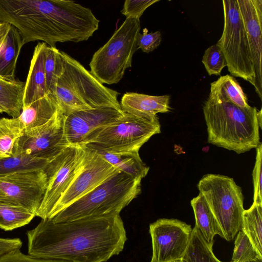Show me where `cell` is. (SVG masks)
Instances as JSON below:
<instances>
[{
    "instance_id": "obj_11",
    "label": "cell",
    "mask_w": 262,
    "mask_h": 262,
    "mask_svg": "<svg viewBox=\"0 0 262 262\" xmlns=\"http://www.w3.org/2000/svg\"><path fill=\"white\" fill-rule=\"evenodd\" d=\"M69 146L64 136L60 110L47 123L29 130L15 142L13 155H24L51 161Z\"/></svg>"
},
{
    "instance_id": "obj_4",
    "label": "cell",
    "mask_w": 262,
    "mask_h": 262,
    "mask_svg": "<svg viewBox=\"0 0 262 262\" xmlns=\"http://www.w3.org/2000/svg\"><path fill=\"white\" fill-rule=\"evenodd\" d=\"M63 68L54 97L63 116L74 112L110 107L122 111L117 91L101 83L79 61L61 51Z\"/></svg>"
},
{
    "instance_id": "obj_13",
    "label": "cell",
    "mask_w": 262,
    "mask_h": 262,
    "mask_svg": "<svg viewBox=\"0 0 262 262\" xmlns=\"http://www.w3.org/2000/svg\"><path fill=\"white\" fill-rule=\"evenodd\" d=\"M47 182L44 169L19 172L0 178V200L25 208L36 216Z\"/></svg>"
},
{
    "instance_id": "obj_29",
    "label": "cell",
    "mask_w": 262,
    "mask_h": 262,
    "mask_svg": "<svg viewBox=\"0 0 262 262\" xmlns=\"http://www.w3.org/2000/svg\"><path fill=\"white\" fill-rule=\"evenodd\" d=\"M183 262H221L215 256L213 249L205 243L198 230L194 227Z\"/></svg>"
},
{
    "instance_id": "obj_24",
    "label": "cell",
    "mask_w": 262,
    "mask_h": 262,
    "mask_svg": "<svg viewBox=\"0 0 262 262\" xmlns=\"http://www.w3.org/2000/svg\"><path fill=\"white\" fill-rule=\"evenodd\" d=\"M242 230L262 256V204L253 202L244 210Z\"/></svg>"
},
{
    "instance_id": "obj_22",
    "label": "cell",
    "mask_w": 262,
    "mask_h": 262,
    "mask_svg": "<svg viewBox=\"0 0 262 262\" xmlns=\"http://www.w3.org/2000/svg\"><path fill=\"white\" fill-rule=\"evenodd\" d=\"M96 151L115 168L133 177L142 180L148 173L149 167L142 161L139 152Z\"/></svg>"
},
{
    "instance_id": "obj_35",
    "label": "cell",
    "mask_w": 262,
    "mask_h": 262,
    "mask_svg": "<svg viewBox=\"0 0 262 262\" xmlns=\"http://www.w3.org/2000/svg\"><path fill=\"white\" fill-rule=\"evenodd\" d=\"M161 34L160 31L147 33H139L137 39V47L145 53H148L156 49L161 43Z\"/></svg>"
},
{
    "instance_id": "obj_40",
    "label": "cell",
    "mask_w": 262,
    "mask_h": 262,
    "mask_svg": "<svg viewBox=\"0 0 262 262\" xmlns=\"http://www.w3.org/2000/svg\"><path fill=\"white\" fill-rule=\"evenodd\" d=\"M250 262H262V259H257Z\"/></svg>"
},
{
    "instance_id": "obj_10",
    "label": "cell",
    "mask_w": 262,
    "mask_h": 262,
    "mask_svg": "<svg viewBox=\"0 0 262 262\" xmlns=\"http://www.w3.org/2000/svg\"><path fill=\"white\" fill-rule=\"evenodd\" d=\"M85 148L69 145L50 161L44 171L48 179L42 202L36 213L41 219H49L51 212L82 169Z\"/></svg>"
},
{
    "instance_id": "obj_3",
    "label": "cell",
    "mask_w": 262,
    "mask_h": 262,
    "mask_svg": "<svg viewBox=\"0 0 262 262\" xmlns=\"http://www.w3.org/2000/svg\"><path fill=\"white\" fill-rule=\"evenodd\" d=\"M208 142L238 154L256 148L260 143L261 110L241 108L214 86L203 107Z\"/></svg>"
},
{
    "instance_id": "obj_9",
    "label": "cell",
    "mask_w": 262,
    "mask_h": 262,
    "mask_svg": "<svg viewBox=\"0 0 262 262\" xmlns=\"http://www.w3.org/2000/svg\"><path fill=\"white\" fill-rule=\"evenodd\" d=\"M224 24L216 43L223 53L230 73L249 82L254 80L253 63L247 34L237 0L222 1Z\"/></svg>"
},
{
    "instance_id": "obj_2",
    "label": "cell",
    "mask_w": 262,
    "mask_h": 262,
    "mask_svg": "<svg viewBox=\"0 0 262 262\" xmlns=\"http://www.w3.org/2000/svg\"><path fill=\"white\" fill-rule=\"evenodd\" d=\"M0 22L15 27L24 45L40 40L56 47L72 38L78 16L67 0H0Z\"/></svg>"
},
{
    "instance_id": "obj_25",
    "label": "cell",
    "mask_w": 262,
    "mask_h": 262,
    "mask_svg": "<svg viewBox=\"0 0 262 262\" xmlns=\"http://www.w3.org/2000/svg\"><path fill=\"white\" fill-rule=\"evenodd\" d=\"M50 161L24 155H13L0 159V178L14 173L44 169Z\"/></svg>"
},
{
    "instance_id": "obj_7",
    "label": "cell",
    "mask_w": 262,
    "mask_h": 262,
    "mask_svg": "<svg viewBox=\"0 0 262 262\" xmlns=\"http://www.w3.org/2000/svg\"><path fill=\"white\" fill-rule=\"evenodd\" d=\"M160 133L157 116L147 118L124 113L115 121L92 133L83 147L111 152H139L152 136Z\"/></svg>"
},
{
    "instance_id": "obj_42",
    "label": "cell",
    "mask_w": 262,
    "mask_h": 262,
    "mask_svg": "<svg viewBox=\"0 0 262 262\" xmlns=\"http://www.w3.org/2000/svg\"><path fill=\"white\" fill-rule=\"evenodd\" d=\"M221 262H222V261H221Z\"/></svg>"
},
{
    "instance_id": "obj_28",
    "label": "cell",
    "mask_w": 262,
    "mask_h": 262,
    "mask_svg": "<svg viewBox=\"0 0 262 262\" xmlns=\"http://www.w3.org/2000/svg\"><path fill=\"white\" fill-rule=\"evenodd\" d=\"M210 85L236 105L241 108H248L250 106L243 89L233 76L229 75L222 76Z\"/></svg>"
},
{
    "instance_id": "obj_21",
    "label": "cell",
    "mask_w": 262,
    "mask_h": 262,
    "mask_svg": "<svg viewBox=\"0 0 262 262\" xmlns=\"http://www.w3.org/2000/svg\"><path fill=\"white\" fill-rule=\"evenodd\" d=\"M25 85V82L15 77L0 75V104L12 118H17L21 114Z\"/></svg>"
},
{
    "instance_id": "obj_18",
    "label": "cell",
    "mask_w": 262,
    "mask_h": 262,
    "mask_svg": "<svg viewBox=\"0 0 262 262\" xmlns=\"http://www.w3.org/2000/svg\"><path fill=\"white\" fill-rule=\"evenodd\" d=\"M170 96L168 95L151 96L135 92L125 93L120 103L123 112L137 117L150 118L158 113L170 110Z\"/></svg>"
},
{
    "instance_id": "obj_34",
    "label": "cell",
    "mask_w": 262,
    "mask_h": 262,
    "mask_svg": "<svg viewBox=\"0 0 262 262\" xmlns=\"http://www.w3.org/2000/svg\"><path fill=\"white\" fill-rule=\"evenodd\" d=\"M256 154L255 165L253 168L252 176L254 186L253 202L262 204L261 189V159L262 144L256 148Z\"/></svg>"
},
{
    "instance_id": "obj_12",
    "label": "cell",
    "mask_w": 262,
    "mask_h": 262,
    "mask_svg": "<svg viewBox=\"0 0 262 262\" xmlns=\"http://www.w3.org/2000/svg\"><path fill=\"white\" fill-rule=\"evenodd\" d=\"M152 255L150 262L182 260L189 245L192 229L174 219H160L149 225Z\"/></svg>"
},
{
    "instance_id": "obj_15",
    "label": "cell",
    "mask_w": 262,
    "mask_h": 262,
    "mask_svg": "<svg viewBox=\"0 0 262 262\" xmlns=\"http://www.w3.org/2000/svg\"><path fill=\"white\" fill-rule=\"evenodd\" d=\"M124 114L110 107L82 110L63 116L64 136L69 145L83 147L94 131L115 121Z\"/></svg>"
},
{
    "instance_id": "obj_20",
    "label": "cell",
    "mask_w": 262,
    "mask_h": 262,
    "mask_svg": "<svg viewBox=\"0 0 262 262\" xmlns=\"http://www.w3.org/2000/svg\"><path fill=\"white\" fill-rule=\"evenodd\" d=\"M60 111L55 97L48 94L23 107L18 117L25 130L40 126L50 120Z\"/></svg>"
},
{
    "instance_id": "obj_32",
    "label": "cell",
    "mask_w": 262,
    "mask_h": 262,
    "mask_svg": "<svg viewBox=\"0 0 262 262\" xmlns=\"http://www.w3.org/2000/svg\"><path fill=\"white\" fill-rule=\"evenodd\" d=\"M202 61L209 75H220L222 70L227 67L225 57L216 44L205 50Z\"/></svg>"
},
{
    "instance_id": "obj_14",
    "label": "cell",
    "mask_w": 262,
    "mask_h": 262,
    "mask_svg": "<svg viewBox=\"0 0 262 262\" xmlns=\"http://www.w3.org/2000/svg\"><path fill=\"white\" fill-rule=\"evenodd\" d=\"M84 147L83 166L53 209L49 219L97 187L116 169L96 150Z\"/></svg>"
},
{
    "instance_id": "obj_17",
    "label": "cell",
    "mask_w": 262,
    "mask_h": 262,
    "mask_svg": "<svg viewBox=\"0 0 262 262\" xmlns=\"http://www.w3.org/2000/svg\"><path fill=\"white\" fill-rule=\"evenodd\" d=\"M47 46L45 42H39L34 48L25 82L23 107L49 94L45 69Z\"/></svg>"
},
{
    "instance_id": "obj_31",
    "label": "cell",
    "mask_w": 262,
    "mask_h": 262,
    "mask_svg": "<svg viewBox=\"0 0 262 262\" xmlns=\"http://www.w3.org/2000/svg\"><path fill=\"white\" fill-rule=\"evenodd\" d=\"M262 259L249 238L243 230L236 234L234 247L230 262H250Z\"/></svg>"
},
{
    "instance_id": "obj_26",
    "label": "cell",
    "mask_w": 262,
    "mask_h": 262,
    "mask_svg": "<svg viewBox=\"0 0 262 262\" xmlns=\"http://www.w3.org/2000/svg\"><path fill=\"white\" fill-rule=\"evenodd\" d=\"M24 130L18 117L0 119V159L13 155L15 142L23 135Z\"/></svg>"
},
{
    "instance_id": "obj_23",
    "label": "cell",
    "mask_w": 262,
    "mask_h": 262,
    "mask_svg": "<svg viewBox=\"0 0 262 262\" xmlns=\"http://www.w3.org/2000/svg\"><path fill=\"white\" fill-rule=\"evenodd\" d=\"M23 46L19 31L11 25L6 41L0 51V75L15 77L17 61Z\"/></svg>"
},
{
    "instance_id": "obj_16",
    "label": "cell",
    "mask_w": 262,
    "mask_h": 262,
    "mask_svg": "<svg viewBox=\"0 0 262 262\" xmlns=\"http://www.w3.org/2000/svg\"><path fill=\"white\" fill-rule=\"evenodd\" d=\"M247 32L253 63L252 85L262 99V1L237 0Z\"/></svg>"
},
{
    "instance_id": "obj_19",
    "label": "cell",
    "mask_w": 262,
    "mask_h": 262,
    "mask_svg": "<svg viewBox=\"0 0 262 262\" xmlns=\"http://www.w3.org/2000/svg\"><path fill=\"white\" fill-rule=\"evenodd\" d=\"M195 217V226L206 244L213 249L214 237H224L222 230L204 197L201 194L190 201Z\"/></svg>"
},
{
    "instance_id": "obj_30",
    "label": "cell",
    "mask_w": 262,
    "mask_h": 262,
    "mask_svg": "<svg viewBox=\"0 0 262 262\" xmlns=\"http://www.w3.org/2000/svg\"><path fill=\"white\" fill-rule=\"evenodd\" d=\"M62 68L63 61L61 51L56 47L48 46L45 63L46 86L49 94H51L54 97L57 81L61 74Z\"/></svg>"
},
{
    "instance_id": "obj_37",
    "label": "cell",
    "mask_w": 262,
    "mask_h": 262,
    "mask_svg": "<svg viewBox=\"0 0 262 262\" xmlns=\"http://www.w3.org/2000/svg\"><path fill=\"white\" fill-rule=\"evenodd\" d=\"M20 248V242L17 238L0 237V256Z\"/></svg>"
},
{
    "instance_id": "obj_33",
    "label": "cell",
    "mask_w": 262,
    "mask_h": 262,
    "mask_svg": "<svg viewBox=\"0 0 262 262\" xmlns=\"http://www.w3.org/2000/svg\"><path fill=\"white\" fill-rule=\"evenodd\" d=\"M159 0H126L121 13L127 18L140 19L144 11Z\"/></svg>"
},
{
    "instance_id": "obj_5",
    "label": "cell",
    "mask_w": 262,
    "mask_h": 262,
    "mask_svg": "<svg viewBox=\"0 0 262 262\" xmlns=\"http://www.w3.org/2000/svg\"><path fill=\"white\" fill-rule=\"evenodd\" d=\"M141 180L116 168L101 184L50 220L58 223L120 213L141 193Z\"/></svg>"
},
{
    "instance_id": "obj_27",
    "label": "cell",
    "mask_w": 262,
    "mask_h": 262,
    "mask_svg": "<svg viewBox=\"0 0 262 262\" xmlns=\"http://www.w3.org/2000/svg\"><path fill=\"white\" fill-rule=\"evenodd\" d=\"M35 214L23 207L0 200V228L10 231L29 224Z\"/></svg>"
},
{
    "instance_id": "obj_6",
    "label": "cell",
    "mask_w": 262,
    "mask_h": 262,
    "mask_svg": "<svg viewBox=\"0 0 262 262\" xmlns=\"http://www.w3.org/2000/svg\"><path fill=\"white\" fill-rule=\"evenodd\" d=\"M140 19L127 18L110 39L93 54L90 72L102 84L118 83L125 70L132 67L133 56L138 50Z\"/></svg>"
},
{
    "instance_id": "obj_1",
    "label": "cell",
    "mask_w": 262,
    "mask_h": 262,
    "mask_svg": "<svg viewBox=\"0 0 262 262\" xmlns=\"http://www.w3.org/2000/svg\"><path fill=\"white\" fill-rule=\"evenodd\" d=\"M26 235L29 255L69 262H106L127 240L117 213L58 223L41 219Z\"/></svg>"
},
{
    "instance_id": "obj_8",
    "label": "cell",
    "mask_w": 262,
    "mask_h": 262,
    "mask_svg": "<svg viewBox=\"0 0 262 262\" xmlns=\"http://www.w3.org/2000/svg\"><path fill=\"white\" fill-rule=\"evenodd\" d=\"M197 187L218 222L224 238L232 241L243 229L245 209L242 189L232 178L212 173L204 175Z\"/></svg>"
},
{
    "instance_id": "obj_36",
    "label": "cell",
    "mask_w": 262,
    "mask_h": 262,
    "mask_svg": "<svg viewBox=\"0 0 262 262\" xmlns=\"http://www.w3.org/2000/svg\"><path fill=\"white\" fill-rule=\"evenodd\" d=\"M0 262H69L68 261L39 258L31 256L30 255L25 254L17 250L11 251L7 254L0 256Z\"/></svg>"
},
{
    "instance_id": "obj_38",
    "label": "cell",
    "mask_w": 262,
    "mask_h": 262,
    "mask_svg": "<svg viewBox=\"0 0 262 262\" xmlns=\"http://www.w3.org/2000/svg\"><path fill=\"white\" fill-rule=\"evenodd\" d=\"M10 27L8 23L0 22V51L6 41Z\"/></svg>"
},
{
    "instance_id": "obj_41",
    "label": "cell",
    "mask_w": 262,
    "mask_h": 262,
    "mask_svg": "<svg viewBox=\"0 0 262 262\" xmlns=\"http://www.w3.org/2000/svg\"><path fill=\"white\" fill-rule=\"evenodd\" d=\"M172 262H183V260H178Z\"/></svg>"
},
{
    "instance_id": "obj_39",
    "label": "cell",
    "mask_w": 262,
    "mask_h": 262,
    "mask_svg": "<svg viewBox=\"0 0 262 262\" xmlns=\"http://www.w3.org/2000/svg\"><path fill=\"white\" fill-rule=\"evenodd\" d=\"M6 113L4 108L0 104V113Z\"/></svg>"
}]
</instances>
